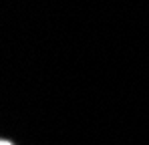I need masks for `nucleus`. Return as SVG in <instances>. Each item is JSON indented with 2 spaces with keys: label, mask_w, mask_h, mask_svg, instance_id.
<instances>
[{
  "label": "nucleus",
  "mask_w": 149,
  "mask_h": 145,
  "mask_svg": "<svg viewBox=\"0 0 149 145\" xmlns=\"http://www.w3.org/2000/svg\"><path fill=\"white\" fill-rule=\"evenodd\" d=\"M0 145H12V143H10V141H6V139H4V141H2V143H0Z\"/></svg>",
  "instance_id": "obj_1"
}]
</instances>
